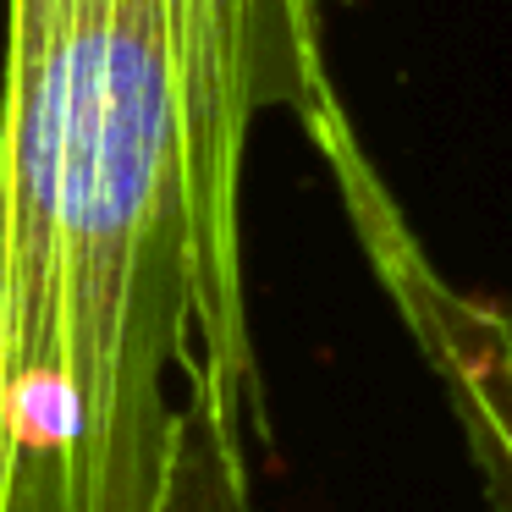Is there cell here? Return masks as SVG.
I'll list each match as a JSON object with an SVG mask.
<instances>
[{
	"instance_id": "6da1fadb",
	"label": "cell",
	"mask_w": 512,
	"mask_h": 512,
	"mask_svg": "<svg viewBox=\"0 0 512 512\" xmlns=\"http://www.w3.org/2000/svg\"><path fill=\"white\" fill-rule=\"evenodd\" d=\"M336 6L6 0L0 512H171L188 397L265 430L248 144L336 116Z\"/></svg>"
},
{
	"instance_id": "7a4b0ae2",
	"label": "cell",
	"mask_w": 512,
	"mask_h": 512,
	"mask_svg": "<svg viewBox=\"0 0 512 512\" xmlns=\"http://www.w3.org/2000/svg\"><path fill=\"white\" fill-rule=\"evenodd\" d=\"M369 259H375L413 347L430 364L435 391L463 435L485 507L512 512V369L507 347H501L496 303L452 287L413 232H397V243L386 237Z\"/></svg>"
},
{
	"instance_id": "3957f363",
	"label": "cell",
	"mask_w": 512,
	"mask_h": 512,
	"mask_svg": "<svg viewBox=\"0 0 512 512\" xmlns=\"http://www.w3.org/2000/svg\"><path fill=\"white\" fill-rule=\"evenodd\" d=\"M171 512H248V435L215 408H188Z\"/></svg>"
},
{
	"instance_id": "277c9868",
	"label": "cell",
	"mask_w": 512,
	"mask_h": 512,
	"mask_svg": "<svg viewBox=\"0 0 512 512\" xmlns=\"http://www.w3.org/2000/svg\"><path fill=\"white\" fill-rule=\"evenodd\" d=\"M501 314V347H507V369H512V303H496Z\"/></svg>"
}]
</instances>
